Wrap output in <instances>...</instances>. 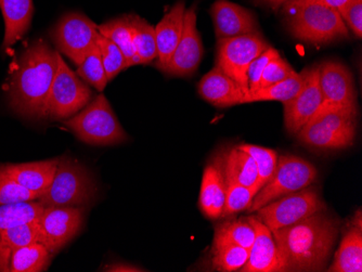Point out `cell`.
I'll use <instances>...</instances> for the list:
<instances>
[{"mask_svg": "<svg viewBox=\"0 0 362 272\" xmlns=\"http://www.w3.org/2000/svg\"><path fill=\"white\" fill-rule=\"evenodd\" d=\"M223 172H225L227 184H239L252 191L254 196L257 194L258 172L254 158L246 153L239 147L230 150L223 162Z\"/></svg>", "mask_w": 362, "mask_h": 272, "instance_id": "24", "label": "cell"}, {"mask_svg": "<svg viewBox=\"0 0 362 272\" xmlns=\"http://www.w3.org/2000/svg\"><path fill=\"white\" fill-rule=\"evenodd\" d=\"M339 223L323 212L272 231L286 271H322L339 235Z\"/></svg>", "mask_w": 362, "mask_h": 272, "instance_id": "2", "label": "cell"}, {"mask_svg": "<svg viewBox=\"0 0 362 272\" xmlns=\"http://www.w3.org/2000/svg\"><path fill=\"white\" fill-rule=\"evenodd\" d=\"M255 240V230L249 219H228L217 225L213 243H233L251 249Z\"/></svg>", "mask_w": 362, "mask_h": 272, "instance_id": "31", "label": "cell"}, {"mask_svg": "<svg viewBox=\"0 0 362 272\" xmlns=\"http://www.w3.org/2000/svg\"><path fill=\"white\" fill-rule=\"evenodd\" d=\"M279 56H280V54H279L278 50L274 49L272 47H269L265 52L260 54L257 58L252 61L249 69H247V72H246L250 93H255L256 90L259 89L260 77H262V71L266 68L269 61Z\"/></svg>", "mask_w": 362, "mask_h": 272, "instance_id": "39", "label": "cell"}, {"mask_svg": "<svg viewBox=\"0 0 362 272\" xmlns=\"http://www.w3.org/2000/svg\"><path fill=\"white\" fill-rule=\"evenodd\" d=\"M52 254L42 243H32L16 249L9 256L6 272H40L48 268Z\"/></svg>", "mask_w": 362, "mask_h": 272, "instance_id": "25", "label": "cell"}, {"mask_svg": "<svg viewBox=\"0 0 362 272\" xmlns=\"http://www.w3.org/2000/svg\"><path fill=\"white\" fill-rule=\"evenodd\" d=\"M59 158L32 163L3 165L6 172L18 184L33 192L44 194L50 187L58 167Z\"/></svg>", "mask_w": 362, "mask_h": 272, "instance_id": "20", "label": "cell"}, {"mask_svg": "<svg viewBox=\"0 0 362 272\" xmlns=\"http://www.w3.org/2000/svg\"><path fill=\"white\" fill-rule=\"evenodd\" d=\"M103 271L107 272H141L146 271L142 268L137 267V266L132 265L128 263H115L111 265L105 266Z\"/></svg>", "mask_w": 362, "mask_h": 272, "instance_id": "41", "label": "cell"}, {"mask_svg": "<svg viewBox=\"0 0 362 272\" xmlns=\"http://www.w3.org/2000/svg\"><path fill=\"white\" fill-rule=\"evenodd\" d=\"M250 249L233 243H213L211 268L221 272L241 270L249 259Z\"/></svg>", "mask_w": 362, "mask_h": 272, "instance_id": "32", "label": "cell"}, {"mask_svg": "<svg viewBox=\"0 0 362 272\" xmlns=\"http://www.w3.org/2000/svg\"><path fill=\"white\" fill-rule=\"evenodd\" d=\"M64 125L79 140L91 146H115L129 140L105 95H95Z\"/></svg>", "mask_w": 362, "mask_h": 272, "instance_id": "4", "label": "cell"}, {"mask_svg": "<svg viewBox=\"0 0 362 272\" xmlns=\"http://www.w3.org/2000/svg\"><path fill=\"white\" fill-rule=\"evenodd\" d=\"M40 243L37 223L0 230V271H7V263L12 252L24 245Z\"/></svg>", "mask_w": 362, "mask_h": 272, "instance_id": "28", "label": "cell"}, {"mask_svg": "<svg viewBox=\"0 0 362 272\" xmlns=\"http://www.w3.org/2000/svg\"><path fill=\"white\" fill-rule=\"evenodd\" d=\"M0 9L5 20L4 48L13 46L30 30L34 16L33 0H0Z\"/></svg>", "mask_w": 362, "mask_h": 272, "instance_id": "21", "label": "cell"}, {"mask_svg": "<svg viewBox=\"0 0 362 272\" xmlns=\"http://www.w3.org/2000/svg\"><path fill=\"white\" fill-rule=\"evenodd\" d=\"M317 176L316 167L303 158L293 155L278 156L274 176L254 196L247 212H257L276 199L307 188L316 180Z\"/></svg>", "mask_w": 362, "mask_h": 272, "instance_id": "6", "label": "cell"}, {"mask_svg": "<svg viewBox=\"0 0 362 272\" xmlns=\"http://www.w3.org/2000/svg\"><path fill=\"white\" fill-rule=\"evenodd\" d=\"M330 272L362 271V225L361 216L354 219L353 225L344 235L334 261L329 267Z\"/></svg>", "mask_w": 362, "mask_h": 272, "instance_id": "22", "label": "cell"}, {"mask_svg": "<svg viewBox=\"0 0 362 272\" xmlns=\"http://www.w3.org/2000/svg\"><path fill=\"white\" fill-rule=\"evenodd\" d=\"M184 1H178L156 26V45H158V62L156 66L162 71L166 68L176 47L180 42L185 23Z\"/></svg>", "mask_w": 362, "mask_h": 272, "instance_id": "18", "label": "cell"}, {"mask_svg": "<svg viewBox=\"0 0 362 272\" xmlns=\"http://www.w3.org/2000/svg\"><path fill=\"white\" fill-rule=\"evenodd\" d=\"M84 220L85 207H45L38 220L40 243L54 255L76 237Z\"/></svg>", "mask_w": 362, "mask_h": 272, "instance_id": "11", "label": "cell"}, {"mask_svg": "<svg viewBox=\"0 0 362 272\" xmlns=\"http://www.w3.org/2000/svg\"><path fill=\"white\" fill-rule=\"evenodd\" d=\"M319 84L322 93L321 105L339 107L357 115V93L354 77L343 63L329 61L319 66Z\"/></svg>", "mask_w": 362, "mask_h": 272, "instance_id": "12", "label": "cell"}, {"mask_svg": "<svg viewBox=\"0 0 362 272\" xmlns=\"http://www.w3.org/2000/svg\"><path fill=\"white\" fill-rule=\"evenodd\" d=\"M217 40L259 33L255 16L229 0H217L211 8Z\"/></svg>", "mask_w": 362, "mask_h": 272, "instance_id": "15", "label": "cell"}, {"mask_svg": "<svg viewBox=\"0 0 362 272\" xmlns=\"http://www.w3.org/2000/svg\"><path fill=\"white\" fill-rule=\"evenodd\" d=\"M77 75L98 91L105 90L107 78L98 44L85 57L83 62L77 66Z\"/></svg>", "mask_w": 362, "mask_h": 272, "instance_id": "33", "label": "cell"}, {"mask_svg": "<svg viewBox=\"0 0 362 272\" xmlns=\"http://www.w3.org/2000/svg\"><path fill=\"white\" fill-rule=\"evenodd\" d=\"M262 34L217 40V64L240 88L249 93L246 72L254 59L269 48Z\"/></svg>", "mask_w": 362, "mask_h": 272, "instance_id": "9", "label": "cell"}, {"mask_svg": "<svg viewBox=\"0 0 362 272\" xmlns=\"http://www.w3.org/2000/svg\"><path fill=\"white\" fill-rule=\"evenodd\" d=\"M93 174L73 158H59L52 184L37 199L44 207H85L95 200Z\"/></svg>", "mask_w": 362, "mask_h": 272, "instance_id": "5", "label": "cell"}, {"mask_svg": "<svg viewBox=\"0 0 362 272\" xmlns=\"http://www.w3.org/2000/svg\"><path fill=\"white\" fill-rule=\"evenodd\" d=\"M291 34L311 45H325L349 38L339 11L316 0H288L284 5Z\"/></svg>", "mask_w": 362, "mask_h": 272, "instance_id": "3", "label": "cell"}, {"mask_svg": "<svg viewBox=\"0 0 362 272\" xmlns=\"http://www.w3.org/2000/svg\"><path fill=\"white\" fill-rule=\"evenodd\" d=\"M227 182L223 163L209 164L203 172L200 192V208L209 219L221 218L225 206Z\"/></svg>", "mask_w": 362, "mask_h": 272, "instance_id": "19", "label": "cell"}, {"mask_svg": "<svg viewBox=\"0 0 362 272\" xmlns=\"http://www.w3.org/2000/svg\"><path fill=\"white\" fill-rule=\"evenodd\" d=\"M98 25L78 12L63 16L52 32V38L60 54L78 66L97 45Z\"/></svg>", "mask_w": 362, "mask_h": 272, "instance_id": "10", "label": "cell"}, {"mask_svg": "<svg viewBox=\"0 0 362 272\" xmlns=\"http://www.w3.org/2000/svg\"><path fill=\"white\" fill-rule=\"evenodd\" d=\"M134 46L140 64H149L158 59L156 28L138 16H129Z\"/></svg>", "mask_w": 362, "mask_h": 272, "instance_id": "29", "label": "cell"}, {"mask_svg": "<svg viewBox=\"0 0 362 272\" xmlns=\"http://www.w3.org/2000/svg\"><path fill=\"white\" fill-rule=\"evenodd\" d=\"M327 210L314 189L305 188L268 203L255 215L270 231L278 230Z\"/></svg>", "mask_w": 362, "mask_h": 272, "instance_id": "8", "label": "cell"}, {"mask_svg": "<svg viewBox=\"0 0 362 272\" xmlns=\"http://www.w3.org/2000/svg\"><path fill=\"white\" fill-rule=\"evenodd\" d=\"M286 1H288V0H255V4H257V5L267 6V7L276 10L278 9L279 7H281Z\"/></svg>", "mask_w": 362, "mask_h": 272, "instance_id": "43", "label": "cell"}, {"mask_svg": "<svg viewBox=\"0 0 362 272\" xmlns=\"http://www.w3.org/2000/svg\"><path fill=\"white\" fill-rule=\"evenodd\" d=\"M93 97L91 89L69 68L59 52L58 70L47 102V117L54 121L70 119L84 109Z\"/></svg>", "mask_w": 362, "mask_h": 272, "instance_id": "7", "label": "cell"}, {"mask_svg": "<svg viewBox=\"0 0 362 272\" xmlns=\"http://www.w3.org/2000/svg\"><path fill=\"white\" fill-rule=\"evenodd\" d=\"M296 74L288 61L279 56L268 62L260 77L259 88L272 86Z\"/></svg>", "mask_w": 362, "mask_h": 272, "instance_id": "38", "label": "cell"}, {"mask_svg": "<svg viewBox=\"0 0 362 272\" xmlns=\"http://www.w3.org/2000/svg\"><path fill=\"white\" fill-rule=\"evenodd\" d=\"M306 81V70L296 73L293 76L284 79L265 88H259L255 93H246L240 105L246 103L262 102V101H281L282 103L295 98Z\"/></svg>", "mask_w": 362, "mask_h": 272, "instance_id": "26", "label": "cell"}, {"mask_svg": "<svg viewBox=\"0 0 362 272\" xmlns=\"http://www.w3.org/2000/svg\"><path fill=\"white\" fill-rule=\"evenodd\" d=\"M239 148L249 153L255 161L258 172L256 191L258 192L274 176L278 161V153L274 150L254 145H241Z\"/></svg>", "mask_w": 362, "mask_h": 272, "instance_id": "34", "label": "cell"}, {"mask_svg": "<svg viewBox=\"0 0 362 272\" xmlns=\"http://www.w3.org/2000/svg\"><path fill=\"white\" fill-rule=\"evenodd\" d=\"M197 91L207 102L217 107L239 105L245 93L218 66L202 77Z\"/></svg>", "mask_w": 362, "mask_h": 272, "instance_id": "17", "label": "cell"}, {"mask_svg": "<svg viewBox=\"0 0 362 272\" xmlns=\"http://www.w3.org/2000/svg\"><path fill=\"white\" fill-rule=\"evenodd\" d=\"M253 199L254 194L250 189L239 184H227L225 206L221 218H228L238 213L247 211Z\"/></svg>", "mask_w": 362, "mask_h": 272, "instance_id": "37", "label": "cell"}, {"mask_svg": "<svg viewBox=\"0 0 362 272\" xmlns=\"http://www.w3.org/2000/svg\"><path fill=\"white\" fill-rule=\"evenodd\" d=\"M255 230V240L250 249L249 259L240 271L284 272L286 265L279 253L272 232L256 216L249 217Z\"/></svg>", "mask_w": 362, "mask_h": 272, "instance_id": "16", "label": "cell"}, {"mask_svg": "<svg viewBox=\"0 0 362 272\" xmlns=\"http://www.w3.org/2000/svg\"><path fill=\"white\" fill-rule=\"evenodd\" d=\"M341 19L349 26L356 37L362 36V0H349L341 12Z\"/></svg>", "mask_w": 362, "mask_h": 272, "instance_id": "40", "label": "cell"}, {"mask_svg": "<svg viewBox=\"0 0 362 272\" xmlns=\"http://www.w3.org/2000/svg\"><path fill=\"white\" fill-rule=\"evenodd\" d=\"M298 140L318 150H341L351 147L355 138L335 131L318 119L311 117L298 134Z\"/></svg>", "mask_w": 362, "mask_h": 272, "instance_id": "23", "label": "cell"}, {"mask_svg": "<svg viewBox=\"0 0 362 272\" xmlns=\"http://www.w3.org/2000/svg\"><path fill=\"white\" fill-rule=\"evenodd\" d=\"M97 44L100 49L107 82H111L122 71L127 69V62L119 47L100 33L98 36Z\"/></svg>", "mask_w": 362, "mask_h": 272, "instance_id": "35", "label": "cell"}, {"mask_svg": "<svg viewBox=\"0 0 362 272\" xmlns=\"http://www.w3.org/2000/svg\"><path fill=\"white\" fill-rule=\"evenodd\" d=\"M58 63L59 52L42 40L30 45L16 61L7 86L9 105L16 113L28 119L47 117Z\"/></svg>", "mask_w": 362, "mask_h": 272, "instance_id": "1", "label": "cell"}, {"mask_svg": "<svg viewBox=\"0 0 362 272\" xmlns=\"http://www.w3.org/2000/svg\"><path fill=\"white\" fill-rule=\"evenodd\" d=\"M98 32L119 47L125 57L127 69L140 64L134 46L133 34L130 28L129 16L112 20L98 26Z\"/></svg>", "mask_w": 362, "mask_h": 272, "instance_id": "27", "label": "cell"}, {"mask_svg": "<svg viewBox=\"0 0 362 272\" xmlns=\"http://www.w3.org/2000/svg\"><path fill=\"white\" fill-rule=\"evenodd\" d=\"M42 194L33 192L12 179L0 166V205L28 202L40 199Z\"/></svg>", "mask_w": 362, "mask_h": 272, "instance_id": "36", "label": "cell"}, {"mask_svg": "<svg viewBox=\"0 0 362 272\" xmlns=\"http://www.w3.org/2000/svg\"><path fill=\"white\" fill-rule=\"evenodd\" d=\"M319 84V66L306 70L304 86L295 98L284 102V124L288 133L296 135L322 105Z\"/></svg>", "mask_w": 362, "mask_h": 272, "instance_id": "14", "label": "cell"}, {"mask_svg": "<svg viewBox=\"0 0 362 272\" xmlns=\"http://www.w3.org/2000/svg\"><path fill=\"white\" fill-rule=\"evenodd\" d=\"M203 54L202 40L197 28V8L192 6L185 12L184 30L180 42L163 72L170 76H191L200 66Z\"/></svg>", "mask_w": 362, "mask_h": 272, "instance_id": "13", "label": "cell"}, {"mask_svg": "<svg viewBox=\"0 0 362 272\" xmlns=\"http://www.w3.org/2000/svg\"><path fill=\"white\" fill-rule=\"evenodd\" d=\"M316 1L325 4V5L333 8V9L339 11V13H341V12L343 11L344 8H345V6L349 4V0H316Z\"/></svg>", "mask_w": 362, "mask_h": 272, "instance_id": "42", "label": "cell"}, {"mask_svg": "<svg viewBox=\"0 0 362 272\" xmlns=\"http://www.w3.org/2000/svg\"><path fill=\"white\" fill-rule=\"evenodd\" d=\"M44 210L37 200L0 205V230L37 223Z\"/></svg>", "mask_w": 362, "mask_h": 272, "instance_id": "30", "label": "cell"}]
</instances>
